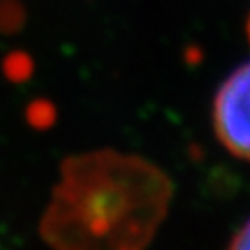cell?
<instances>
[{
  "mask_svg": "<svg viewBox=\"0 0 250 250\" xmlns=\"http://www.w3.org/2000/svg\"><path fill=\"white\" fill-rule=\"evenodd\" d=\"M174 184L141 156L97 150L65 161L41 232L56 250H146Z\"/></svg>",
  "mask_w": 250,
  "mask_h": 250,
  "instance_id": "1",
  "label": "cell"
},
{
  "mask_svg": "<svg viewBox=\"0 0 250 250\" xmlns=\"http://www.w3.org/2000/svg\"><path fill=\"white\" fill-rule=\"evenodd\" d=\"M228 250H250V219L243 224V228L235 233Z\"/></svg>",
  "mask_w": 250,
  "mask_h": 250,
  "instance_id": "3",
  "label": "cell"
},
{
  "mask_svg": "<svg viewBox=\"0 0 250 250\" xmlns=\"http://www.w3.org/2000/svg\"><path fill=\"white\" fill-rule=\"evenodd\" d=\"M247 37H249V43H250V15L247 19Z\"/></svg>",
  "mask_w": 250,
  "mask_h": 250,
  "instance_id": "4",
  "label": "cell"
},
{
  "mask_svg": "<svg viewBox=\"0 0 250 250\" xmlns=\"http://www.w3.org/2000/svg\"><path fill=\"white\" fill-rule=\"evenodd\" d=\"M213 128L226 150L250 161V62L235 69L217 91Z\"/></svg>",
  "mask_w": 250,
  "mask_h": 250,
  "instance_id": "2",
  "label": "cell"
}]
</instances>
